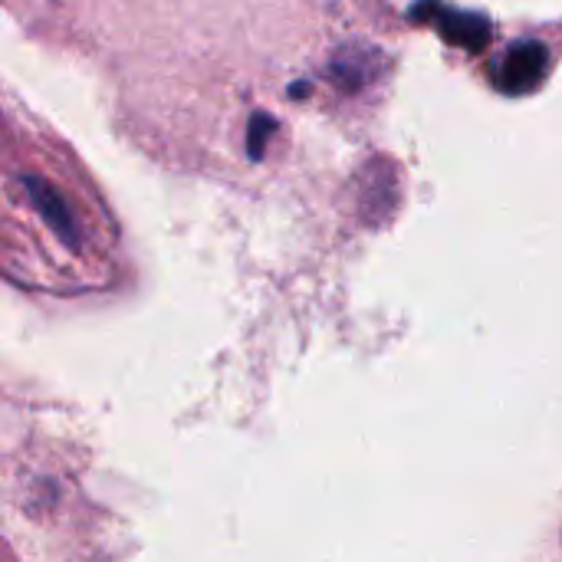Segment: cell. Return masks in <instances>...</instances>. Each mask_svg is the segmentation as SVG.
Returning <instances> with one entry per match:
<instances>
[{
	"label": "cell",
	"mask_w": 562,
	"mask_h": 562,
	"mask_svg": "<svg viewBox=\"0 0 562 562\" xmlns=\"http://www.w3.org/2000/svg\"><path fill=\"white\" fill-rule=\"evenodd\" d=\"M23 191H26L30 204L36 207V214L46 221V227L63 240V247L79 250V247H82V234H79V224H76V217H72L66 198H63L49 181H43L40 175H26V178H23Z\"/></svg>",
	"instance_id": "cell-2"
},
{
	"label": "cell",
	"mask_w": 562,
	"mask_h": 562,
	"mask_svg": "<svg viewBox=\"0 0 562 562\" xmlns=\"http://www.w3.org/2000/svg\"><path fill=\"white\" fill-rule=\"evenodd\" d=\"M431 20H438V30L448 43L464 46V49H481L491 40V23L481 13L468 10H438Z\"/></svg>",
	"instance_id": "cell-3"
},
{
	"label": "cell",
	"mask_w": 562,
	"mask_h": 562,
	"mask_svg": "<svg viewBox=\"0 0 562 562\" xmlns=\"http://www.w3.org/2000/svg\"><path fill=\"white\" fill-rule=\"evenodd\" d=\"M550 69V49L540 40H520L507 49V56L501 59L494 79L504 92L510 95H524L530 89H537L543 82Z\"/></svg>",
	"instance_id": "cell-1"
},
{
	"label": "cell",
	"mask_w": 562,
	"mask_h": 562,
	"mask_svg": "<svg viewBox=\"0 0 562 562\" xmlns=\"http://www.w3.org/2000/svg\"><path fill=\"white\" fill-rule=\"evenodd\" d=\"M277 132V119L267 115V112H254L250 115V125H247V155L250 161H260L267 155V145Z\"/></svg>",
	"instance_id": "cell-5"
},
{
	"label": "cell",
	"mask_w": 562,
	"mask_h": 562,
	"mask_svg": "<svg viewBox=\"0 0 562 562\" xmlns=\"http://www.w3.org/2000/svg\"><path fill=\"white\" fill-rule=\"evenodd\" d=\"M382 66V56L369 46H346L333 56V79L346 89H362L366 82L375 79Z\"/></svg>",
	"instance_id": "cell-4"
}]
</instances>
